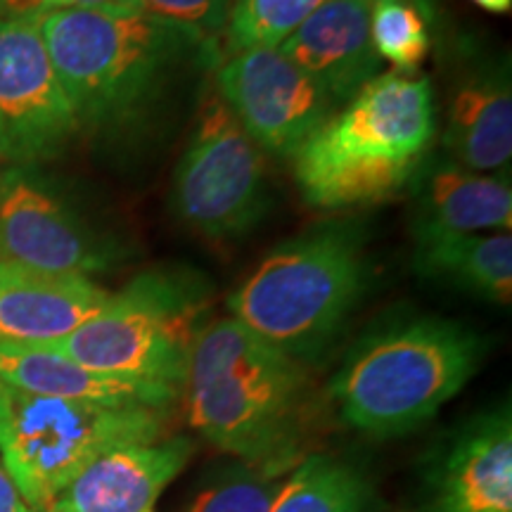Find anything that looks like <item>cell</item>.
<instances>
[{
	"label": "cell",
	"mask_w": 512,
	"mask_h": 512,
	"mask_svg": "<svg viewBox=\"0 0 512 512\" xmlns=\"http://www.w3.org/2000/svg\"><path fill=\"white\" fill-rule=\"evenodd\" d=\"M171 204L185 226L209 238H238L264 216V152L221 98L204 105L178 162Z\"/></svg>",
	"instance_id": "ba28073f"
},
{
	"label": "cell",
	"mask_w": 512,
	"mask_h": 512,
	"mask_svg": "<svg viewBox=\"0 0 512 512\" xmlns=\"http://www.w3.org/2000/svg\"><path fill=\"white\" fill-rule=\"evenodd\" d=\"M268 512H373V491L351 465L309 456L283 479Z\"/></svg>",
	"instance_id": "ffe728a7"
},
{
	"label": "cell",
	"mask_w": 512,
	"mask_h": 512,
	"mask_svg": "<svg viewBox=\"0 0 512 512\" xmlns=\"http://www.w3.org/2000/svg\"><path fill=\"white\" fill-rule=\"evenodd\" d=\"M79 131L50 62L38 17L0 19V159L34 166L60 155Z\"/></svg>",
	"instance_id": "30bf717a"
},
{
	"label": "cell",
	"mask_w": 512,
	"mask_h": 512,
	"mask_svg": "<svg viewBox=\"0 0 512 512\" xmlns=\"http://www.w3.org/2000/svg\"><path fill=\"white\" fill-rule=\"evenodd\" d=\"M38 22L79 126H121L140 117L178 62L207 46L147 12L62 8Z\"/></svg>",
	"instance_id": "3957f363"
},
{
	"label": "cell",
	"mask_w": 512,
	"mask_h": 512,
	"mask_svg": "<svg viewBox=\"0 0 512 512\" xmlns=\"http://www.w3.org/2000/svg\"><path fill=\"white\" fill-rule=\"evenodd\" d=\"M209 294L185 268L140 273L72 335L50 347L119 380L152 384L181 396Z\"/></svg>",
	"instance_id": "8992f818"
},
{
	"label": "cell",
	"mask_w": 512,
	"mask_h": 512,
	"mask_svg": "<svg viewBox=\"0 0 512 512\" xmlns=\"http://www.w3.org/2000/svg\"><path fill=\"white\" fill-rule=\"evenodd\" d=\"M482 356V337L465 325L406 320L358 344L330 392L347 425L396 437L432 420L472 380Z\"/></svg>",
	"instance_id": "277c9868"
},
{
	"label": "cell",
	"mask_w": 512,
	"mask_h": 512,
	"mask_svg": "<svg viewBox=\"0 0 512 512\" xmlns=\"http://www.w3.org/2000/svg\"><path fill=\"white\" fill-rule=\"evenodd\" d=\"M370 41L380 60L413 74L430 53V22L411 0H370Z\"/></svg>",
	"instance_id": "7402d4cb"
},
{
	"label": "cell",
	"mask_w": 512,
	"mask_h": 512,
	"mask_svg": "<svg viewBox=\"0 0 512 512\" xmlns=\"http://www.w3.org/2000/svg\"><path fill=\"white\" fill-rule=\"evenodd\" d=\"M55 0H0V19L38 17L53 10Z\"/></svg>",
	"instance_id": "484cf974"
},
{
	"label": "cell",
	"mask_w": 512,
	"mask_h": 512,
	"mask_svg": "<svg viewBox=\"0 0 512 512\" xmlns=\"http://www.w3.org/2000/svg\"><path fill=\"white\" fill-rule=\"evenodd\" d=\"M444 145L453 162L477 174L508 166L512 155L508 69H484L460 83L448 105Z\"/></svg>",
	"instance_id": "e0dca14e"
},
{
	"label": "cell",
	"mask_w": 512,
	"mask_h": 512,
	"mask_svg": "<svg viewBox=\"0 0 512 512\" xmlns=\"http://www.w3.org/2000/svg\"><path fill=\"white\" fill-rule=\"evenodd\" d=\"M0 512H43L24 501L8 472L3 470V465H0Z\"/></svg>",
	"instance_id": "4316f807"
},
{
	"label": "cell",
	"mask_w": 512,
	"mask_h": 512,
	"mask_svg": "<svg viewBox=\"0 0 512 512\" xmlns=\"http://www.w3.org/2000/svg\"><path fill=\"white\" fill-rule=\"evenodd\" d=\"M328 0H233L226 19L230 55L249 48H280Z\"/></svg>",
	"instance_id": "44dd1931"
},
{
	"label": "cell",
	"mask_w": 512,
	"mask_h": 512,
	"mask_svg": "<svg viewBox=\"0 0 512 512\" xmlns=\"http://www.w3.org/2000/svg\"><path fill=\"white\" fill-rule=\"evenodd\" d=\"M192 453L188 437L112 448L64 486L50 512H157L159 496Z\"/></svg>",
	"instance_id": "4fadbf2b"
},
{
	"label": "cell",
	"mask_w": 512,
	"mask_h": 512,
	"mask_svg": "<svg viewBox=\"0 0 512 512\" xmlns=\"http://www.w3.org/2000/svg\"><path fill=\"white\" fill-rule=\"evenodd\" d=\"M233 0H140L143 12L183 29L197 41L209 43L226 27Z\"/></svg>",
	"instance_id": "cb8c5ba5"
},
{
	"label": "cell",
	"mask_w": 512,
	"mask_h": 512,
	"mask_svg": "<svg viewBox=\"0 0 512 512\" xmlns=\"http://www.w3.org/2000/svg\"><path fill=\"white\" fill-rule=\"evenodd\" d=\"M420 512H512L510 408L479 415L430 467Z\"/></svg>",
	"instance_id": "7c38bea8"
},
{
	"label": "cell",
	"mask_w": 512,
	"mask_h": 512,
	"mask_svg": "<svg viewBox=\"0 0 512 512\" xmlns=\"http://www.w3.org/2000/svg\"><path fill=\"white\" fill-rule=\"evenodd\" d=\"M437 131L430 79L377 74L292 155L311 207L387 200L418 174Z\"/></svg>",
	"instance_id": "7a4b0ae2"
},
{
	"label": "cell",
	"mask_w": 512,
	"mask_h": 512,
	"mask_svg": "<svg viewBox=\"0 0 512 512\" xmlns=\"http://www.w3.org/2000/svg\"><path fill=\"white\" fill-rule=\"evenodd\" d=\"M280 50L337 105L354 98L382 67L370 41V0H328Z\"/></svg>",
	"instance_id": "9a60e30c"
},
{
	"label": "cell",
	"mask_w": 512,
	"mask_h": 512,
	"mask_svg": "<svg viewBox=\"0 0 512 512\" xmlns=\"http://www.w3.org/2000/svg\"><path fill=\"white\" fill-rule=\"evenodd\" d=\"M112 292L81 275H53L0 261V344L50 347L110 302Z\"/></svg>",
	"instance_id": "5bb4252c"
},
{
	"label": "cell",
	"mask_w": 512,
	"mask_h": 512,
	"mask_svg": "<svg viewBox=\"0 0 512 512\" xmlns=\"http://www.w3.org/2000/svg\"><path fill=\"white\" fill-rule=\"evenodd\" d=\"M119 254L34 166L0 171V261L91 278L117 264Z\"/></svg>",
	"instance_id": "9c48e42d"
},
{
	"label": "cell",
	"mask_w": 512,
	"mask_h": 512,
	"mask_svg": "<svg viewBox=\"0 0 512 512\" xmlns=\"http://www.w3.org/2000/svg\"><path fill=\"white\" fill-rule=\"evenodd\" d=\"M512 190L503 176L477 174L458 164L434 166L420 176L415 238L510 230Z\"/></svg>",
	"instance_id": "ac0fdd59"
},
{
	"label": "cell",
	"mask_w": 512,
	"mask_h": 512,
	"mask_svg": "<svg viewBox=\"0 0 512 512\" xmlns=\"http://www.w3.org/2000/svg\"><path fill=\"white\" fill-rule=\"evenodd\" d=\"M283 477L249 467L226 477L192 501L188 512H268L278 496Z\"/></svg>",
	"instance_id": "603a6c76"
},
{
	"label": "cell",
	"mask_w": 512,
	"mask_h": 512,
	"mask_svg": "<svg viewBox=\"0 0 512 512\" xmlns=\"http://www.w3.org/2000/svg\"><path fill=\"white\" fill-rule=\"evenodd\" d=\"M411 3L418 5V10L427 17V22L434 17V10H437V0H411Z\"/></svg>",
	"instance_id": "f1b7e54d"
},
{
	"label": "cell",
	"mask_w": 512,
	"mask_h": 512,
	"mask_svg": "<svg viewBox=\"0 0 512 512\" xmlns=\"http://www.w3.org/2000/svg\"><path fill=\"white\" fill-rule=\"evenodd\" d=\"M413 266L422 278L451 285L496 304L512 297V238L508 233L415 238Z\"/></svg>",
	"instance_id": "d6986e66"
},
{
	"label": "cell",
	"mask_w": 512,
	"mask_h": 512,
	"mask_svg": "<svg viewBox=\"0 0 512 512\" xmlns=\"http://www.w3.org/2000/svg\"><path fill=\"white\" fill-rule=\"evenodd\" d=\"M0 380L29 394L105 408H157L178 399L169 389L95 373L53 347L0 344Z\"/></svg>",
	"instance_id": "2e32d148"
},
{
	"label": "cell",
	"mask_w": 512,
	"mask_h": 512,
	"mask_svg": "<svg viewBox=\"0 0 512 512\" xmlns=\"http://www.w3.org/2000/svg\"><path fill=\"white\" fill-rule=\"evenodd\" d=\"M183 396L192 430L216 448L271 475L294 467L306 373L235 318L197 335Z\"/></svg>",
	"instance_id": "6da1fadb"
},
{
	"label": "cell",
	"mask_w": 512,
	"mask_h": 512,
	"mask_svg": "<svg viewBox=\"0 0 512 512\" xmlns=\"http://www.w3.org/2000/svg\"><path fill=\"white\" fill-rule=\"evenodd\" d=\"M76 8L93 12H143L140 0H55L53 10Z\"/></svg>",
	"instance_id": "d4e9b609"
},
{
	"label": "cell",
	"mask_w": 512,
	"mask_h": 512,
	"mask_svg": "<svg viewBox=\"0 0 512 512\" xmlns=\"http://www.w3.org/2000/svg\"><path fill=\"white\" fill-rule=\"evenodd\" d=\"M219 93L256 147L278 157H292L339 107L280 48L230 55L219 67Z\"/></svg>",
	"instance_id": "8fae6325"
},
{
	"label": "cell",
	"mask_w": 512,
	"mask_h": 512,
	"mask_svg": "<svg viewBox=\"0 0 512 512\" xmlns=\"http://www.w3.org/2000/svg\"><path fill=\"white\" fill-rule=\"evenodd\" d=\"M166 411L105 408L29 394L0 380V465L24 501L50 512L95 458L164 439Z\"/></svg>",
	"instance_id": "52a82bcc"
},
{
	"label": "cell",
	"mask_w": 512,
	"mask_h": 512,
	"mask_svg": "<svg viewBox=\"0 0 512 512\" xmlns=\"http://www.w3.org/2000/svg\"><path fill=\"white\" fill-rule=\"evenodd\" d=\"M368 285L363 240L325 226L283 242L228 297L230 318L283 354H313L342 328Z\"/></svg>",
	"instance_id": "5b68a950"
},
{
	"label": "cell",
	"mask_w": 512,
	"mask_h": 512,
	"mask_svg": "<svg viewBox=\"0 0 512 512\" xmlns=\"http://www.w3.org/2000/svg\"><path fill=\"white\" fill-rule=\"evenodd\" d=\"M472 3L486 12H494V15H505L512 10V0H472Z\"/></svg>",
	"instance_id": "83f0119b"
}]
</instances>
